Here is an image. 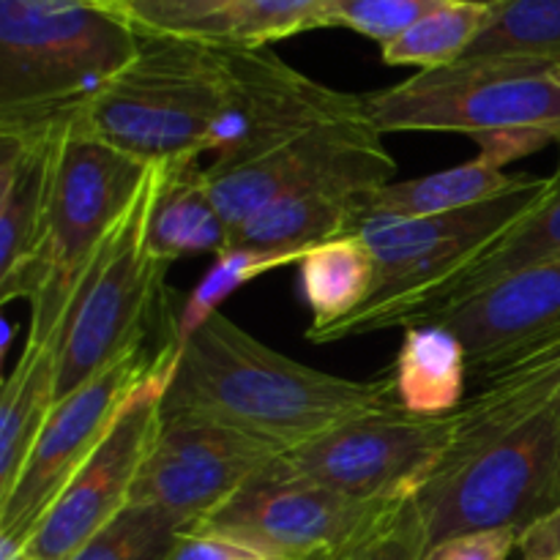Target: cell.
<instances>
[{"label":"cell","instance_id":"6da1fadb","mask_svg":"<svg viewBox=\"0 0 560 560\" xmlns=\"http://www.w3.org/2000/svg\"><path fill=\"white\" fill-rule=\"evenodd\" d=\"M392 405V372L375 381L328 375L268 348L217 312L180 345L162 419H206L290 452Z\"/></svg>","mask_w":560,"mask_h":560},{"label":"cell","instance_id":"7a4b0ae2","mask_svg":"<svg viewBox=\"0 0 560 560\" xmlns=\"http://www.w3.org/2000/svg\"><path fill=\"white\" fill-rule=\"evenodd\" d=\"M140 47L98 0H0V126L74 124Z\"/></svg>","mask_w":560,"mask_h":560},{"label":"cell","instance_id":"3957f363","mask_svg":"<svg viewBox=\"0 0 560 560\" xmlns=\"http://www.w3.org/2000/svg\"><path fill=\"white\" fill-rule=\"evenodd\" d=\"M233 102L228 49L142 36L137 58L82 109L71 129L140 162H178L217 151Z\"/></svg>","mask_w":560,"mask_h":560},{"label":"cell","instance_id":"277c9868","mask_svg":"<svg viewBox=\"0 0 560 560\" xmlns=\"http://www.w3.org/2000/svg\"><path fill=\"white\" fill-rule=\"evenodd\" d=\"M164 173L167 162L151 164L129 211L71 290L63 310L55 405L173 315L178 293L164 284L170 262L159 260L148 244Z\"/></svg>","mask_w":560,"mask_h":560},{"label":"cell","instance_id":"5b68a950","mask_svg":"<svg viewBox=\"0 0 560 560\" xmlns=\"http://www.w3.org/2000/svg\"><path fill=\"white\" fill-rule=\"evenodd\" d=\"M550 178L523 175L512 191L479 206L435 217H361V235L377 262L375 295L355 315L306 334L315 345L402 326L405 315L443 282L463 271L479 252L495 244L545 195Z\"/></svg>","mask_w":560,"mask_h":560},{"label":"cell","instance_id":"8992f818","mask_svg":"<svg viewBox=\"0 0 560 560\" xmlns=\"http://www.w3.org/2000/svg\"><path fill=\"white\" fill-rule=\"evenodd\" d=\"M424 547L463 534L517 528L560 506V394L534 419L441 465L413 498Z\"/></svg>","mask_w":560,"mask_h":560},{"label":"cell","instance_id":"52a82bcc","mask_svg":"<svg viewBox=\"0 0 560 560\" xmlns=\"http://www.w3.org/2000/svg\"><path fill=\"white\" fill-rule=\"evenodd\" d=\"M148 170L151 164L96 137L77 129L66 131L42 249L31 271L3 301H31L33 315L27 337H44L58 326L71 290L129 211L137 191L145 184Z\"/></svg>","mask_w":560,"mask_h":560},{"label":"cell","instance_id":"ba28073f","mask_svg":"<svg viewBox=\"0 0 560 560\" xmlns=\"http://www.w3.org/2000/svg\"><path fill=\"white\" fill-rule=\"evenodd\" d=\"M552 63L528 58H463L399 85L364 93L366 118L386 131H560V85Z\"/></svg>","mask_w":560,"mask_h":560},{"label":"cell","instance_id":"9c48e42d","mask_svg":"<svg viewBox=\"0 0 560 560\" xmlns=\"http://www.w3.org/2000/svg\"><path fill=\"white\" fill-rule=\"evenodd\" d=\"M178 317L180 306L162 326L137 339L124 355L55 405L20 479L9 495L0 498L3 539L27 545L44 514L58 501L77 470L102 446L135 394L151 377L175 364L184 345Z\"/></svg>","mask_w":560,"mask_h":560},{"label":"cell","instance_id":"30bf717a","mask_svg":"<svg viewBox=\"0 0 560 560\" xmlns=\"http://www.w3.org/2000/svg\"><path fill=\"white\" fill-rule=\"evenodd\" d=\"M454 413L424 419L392 405L282 452L273 465L293 479L359 501H410L446 454L457 424Z\"/></svg>","mask_w":560,"mask_h":560},{"label":"cell","instance_id":"8fae6325","mask_svg":"<svg viewBox=\"0 0 560 560\" xmlns=\"http://www.w3.org/2000/svg\"><path fill=\"white\" fill-rule=\"evenodd\" d=\"M394 173L397 162L366 113L328 120L260 156L206 167L213 206L230 228L293 191L345 186L370 195L392 184Z\"/></svg>","mask_w":560,"mask_h":560},{"label":"cell","instance_id":"7c38bea8","mask_svg":"<svg viewBox=\"0 0 560 560\" xmlns=\"http://www.w3.org/2000/svg\"><path fill=\"white\" fill-rule=\"evenodd\" d=\"M405 501H359L268 465L191 528L235 536L279 560H342Z\"/></svg>","mask_w":560,"mask_h":560},{"label":"cell","instance_id":"4fadbf2b","mask_svg":"<svg viewBox=\"0 0 560 560\" xmlns=\"http://www.w3.org/2000/svg\"><path fill=\"white\" fill-rule=\"evenodd\" d=\"M282 454L273 443L206 419H162L131 503L167 512L184 528L202 523Z\"/></svg>","mask_w":560,"mask_h":560},{"label":"cell","instance_id":"5bb4252c","mask_svg":"<svg viewBox=\"0 0 560 560\" xmlns=\"http://www.w3.org/2000/svg\"><path fill=\"white\" fill-rule=\"evenodd\" d=\"M173 366L151 377L126 405L102 446L77 470L33 530L25 547L27 558L71 560L104 525L113 523L129 506L137 476L162 427V399L173 377Z\"/></svg>","mask_w":560,"mask_h":560},{"label":"cell","instance_id":"9a60e30c","mask_svg":"<svg viewBox=\"0 0 560 560\" xmlns=\"http://www.w3.org/2000/svg\"><path fill=\"white\" fill-rule=\"evenodd\" d=\"M233 102L219 131V164L260 156L328 120L366 113L364 93H345L301 74L268 47L228 49Z\"/></svg>","mask_w":560,"mask_h":560},{"label":"cell","instance_id":"2e32d148","mask_svg":"<svg viewBox=\"0 0 560 560\" xmlns=\"http://www.w3.org/2000/svg\"><path fill=\"white\" fill-rule=\"evenodd\" d=\"M463 339L470 377L490 381L560 342V260L517 273L432 317Z\"/></svg>","mask_w":560,"mask_h":560},{"label":"cell","instance_id":"e0dca14e","mask_svg":"<svg viewBox=\"0 0 560 560\" xmlns=\"http://www.w3.org/2000/svg\"><path fill=\"white\" fill-rule=\"evenodd\" d=\"M71 124L0 126V304L36 262Z\"/></svg>","mask_w":560,"mask_h":560},{"label":"cell","instance_id":"ac0fdd59","mask_svg":"<svg viewBox=\"0 0 560 560\" xmlns=\"http://www.w3.org/2000/svg\"><path fill=\"white\" fill-rule=\"evenodd\" d=\"M326 0H113L140 36L260 49L306 33Z\"/></svg>","mask_w":560,"mask_h":560},{"label":"cell","instance_id":"d6986e66","mask_svg":"<svg viewBox=\"0 0 560 560\" xmlns=\"http://www.w3.org/2000/svg\"><path fill=\"white\" fill-rule=\"evenodd\" d=\"M556 260H560V159L541 200L520 222H514L495 244L479 252L463 271L454 273L448 282H443L432 293H427L405 315L402 326L408 328L432 320L443 312L468 304L470 299L517 277V273Z\"/></svg>","mask_w":560,"mask_h":560},{"label":"cell","instance_id":"ffe728a7","mask_svg":"<svg viewBox=\"0 0 560 560\" xmlns=\"http://www.w3.org/2000/svg\"><path fill=\"white\" fill-rule=\"evenodd\" d=\"M364 197L345 186H310L284 195L233 224L228 249L304 257L312 246L353 233Z\"/></svg>","mask_w":560,"mask_h":560},{"label":"cell","instance_id":"44dd1931","mask_svg":"<svg viewBox=\"0 0 560 560\" xmlns=\"http://www.w3.org/2000/svg\"><path fill=\"white\" fill-rule=\"evenodd\" d=\"M63 317L44 337H27L14 370L0 386V498L11 492L55 408Z\"/></svg>","mask_w":560,"mask_h":560},{"label":"cell","instance_id":"7402d4cb","mask_svg":"<svg viewBox=\"0 0 560 560\" xmlns=\"http://www.w3.org/2000/svg\"><path fill=\"white\" fill-rule=\"evenodd\" d=\"M148 244L159 260L170 262L189 255H222L230 246V224L213 206L206 167L197 159L167 162L162 189L153 202Z\"/></svg>","mask_w":560,"mask_h":560},{"label":"cell","instance_id":"603a6c76","mask_svg":"<svg viewBox=\"0 0 560 560\" xmlns=\"http://www.w3.org/2000/svg\"><path fill=\"white\" fill-rule=\"evenodd\" d=\"M468 375V350L452 328L441 323L405 328L392 366L399 408L424 419L452 416L463 408Z\"/></svg>","mask_w":560,"mask_h":560},{"label":"cell","instance_id":"cb8c5ba5","mask_svg":"<svg viewBox=\"0 0 560 560\" xmlns=\"http://www.w3.org/2000/svg\"><path fill=\"white\" fill-rule=\"evenodd\" d=\"M523 175H506L487 159L476 156L457 167L421 175L410 180H392L364 197L361 217H435L463 211L479 202L501 197L520 184ZM359 217V219H361ZM359 224V222H355Z\"/></svg>","mask_w":560,"mask_h":560},{"label":"cell","instance_id":"d4e9b609","mask_svg":"<svg viewBox=\"0 0 560 560\" xmlns=\"http://www.w3.org/2000/svg\"><path fill=\"white\" fill-rule=\"evenodd\" d=\"M301 293L312 310L306 334L355 315L375 295L377 262L361 235L348 233L312 246L299 262Z\"/></svg>","mask_w":560,"mask_h":560},{"label":"cell","instance_id":"484cf974","mask_svg":"<svg viewBox=\"0 0 560 560\" xmlns=\"http://www.w3.org/2000/svg\"><path fill=\"white\" fill-rule=\"evenodd\" d=\"M490 14L492 3L487 0H446L402 36L383 44V60L388 66H416L421 71L457 63L485 31Z\"/></svg>","mask_w":560,"mask_h":560},{"label":"cell","instance_id":"4316f807","mask_svg":"<svg viewBox=\"0 0 560 560\" xmlns=\"http://www.w3.org/2000/svg\"><path fill=\"white\" fill-rule=\"evenodd\" d=\"M465 58L560 60V0H498Z\"/></svg>","mask_w":560,"mask_h":560},{"label":"cell","instance_id":"83f0119b","mask_svg":"<svg viewBox=\"0 0 560 560\" xmlns=\"http://www.w3.org/2000/svg\"><path fill=\"white\" fill-rule=\"evenodd\" d=\"M304 257L277 255V252H255V249H228L217 255V262L206 271V277L195 284L189 295H180V317L178 331L180 339L189 337L197 326L217 315L219 304L235 293L244 284L255 282L262 273H271L284 266H299Z\"/></svg>","mask_w":560,"mask_h":560},{"label":"cell","instance_id":"f1b7e54d","mask_svg":"<svg viewBox=\"0 0 560 560\" xmlns=\"http://www.w3.org/2000/svg\"><path fill=\"white\" fill-rule=\"evenodd\" d=\"M184 530L178 520L145 503H129L71 560H164Z\"/></svg>","mask_w":560,"mask_h":560},{"label":"cell","instance_id":"f546056e","mask_svg":"<svg viewBox=\"0 0 560 560\" xmlns=\"http://www.w3.org/2000/svg\"><path fill=\"white\" fill-rule=\"evenodd\" d=\"M443 3L446 0H326L312 31L348 27L383 47Z\"/></svg>","mask_w":560,"mask_h":560},{"label":"cell","instance_id":"4dcf8cb0","mask_svg":"<svg viewBox=\"0 0 560 560\" xmlns=\"http://www.w3.org/2000/svg\"><path fill=\"white\" fill-rule=\"evenodd\" d=\"M424 525L416 501H405L386 525L366 536L342 560H424Z\"/></svg>","mask_w":560,"mask_h":560},{"label":"cell","instance_id":"1f68e13d","mask_svg":"<svg viewBox=\"0 0 560 560\" xmlns=\"http://www.w3.org/2000/svg\"><path fill=\"white\" fill-rule=\"evenodd\" d=\"M164 560H279L235 536L206 528H184Z\"/></svg>","mask_w":560,"mask_h":560},{"label":"cell","instance_id":"d6a6232c","mask_svg":"<svg viewBox=\"0 0 560 560\" xmlns=\"http://www.w3.org/2000/svg\"><path fill=\"white\" fill-rule=\"evenodd\" d=\"M517 528H492L454 536L424 552V560H509L517 547Z\"/></svg>","mask_w":560,"mask_h":560},{"label":"cell","instance_id":"836d02e7","mask_svg":"<svg viewBox=\"0 0 560 560\" xmlns=\"http://www.w3.org/2000/svg\"><path fill=\"white\" fill-rule=\"evenodd\" d=\"M476 142H479L481 148L479 156L503 170L506 164L517 162V159L541 151V148L550 145V142H560V131H552V129L498 131V135L476 137Z\"/></svg>","mask_w":560,"mask_h":560},{"label":"cell","instance_id":"e575fe53","mask_svg":"<svg viewBox=\"0 0 560 560\" xmlns=\"http://www.w3.org/2000/svg\"><path fill=\"white\" fill-rule=\"evenodd\" d=\"M517 550L525 560H560V506L520 534Z\"/></svg>","mask_w":560,"mask_h":560},{"label":"cell","instance_id":"d590c367","mask_svg":"<svg viewBox=\"0 0 560 560\" xmlns=\"http://www.w3.org/2000/svg\"><path fill=\"white\" fill-rule=\"evenodd\" d=\"M552 77H556V82H558V85H560V60H558V63H552Z\"/></svg>","mask_w":560,"mask_h":560},{"label":"cell","instance_id":"8d00e7d4","mask_svg":"<svg viewBox=\"0 0 560 560\" xmlns=\"http://www.w3.org/2000/svg\"><path fill=\"white\" fill-rule=\"evenodd\" d=\"M98 3H107V5H113V0H98Z\"/></svg>","mask_w":560,"mask_h":560},{"label":"cell","instance_id":"74e56055","mask_svg":"<svg viewBox=\"0 0 560 560\" xmlns=\"http://www.w3.org/2000/svg\"><path fill=\"white\" fill-rule=\"evenodd\" d=\"M487 3H498V0H487Z\"/></svg>","mask_w":560,"mask_h":560}]
</instances>
